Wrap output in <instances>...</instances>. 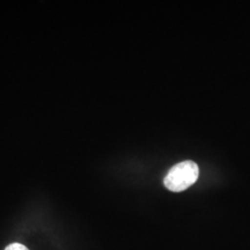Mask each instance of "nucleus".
Returning a JSON list of instances; mask_svg holds the SVG:
<instances>
[{
    "instance_id": "1",
    "label": "nucleus",
    "mask_w": 250,
    "mask_h": 250,
    "mask_svg": "<svg viewBox=\"0 0 250 250\" xmlns=\"http://www.w3.org/2000/svg\"><path fill=\"white\" fill-rule=\"evenodd\" d=\"M199 169L194 161H186L170 168L164 179V185L170 191L182 192L197 182Z\"/></svg>"
},
{
    "instance_id": "2",
    "label": "nucleus",
    "mask_w": 250,
    "mask_h": 250,
    "mask_svg": "<svg viewBox=\"0 0 250 250\" xmlns=\"http://www.w3.org/2000/svg\"><path fill=\"white\" fill-rule=\"evenodd\" d=\"M5 250H29L27 249L26 247L22 244L20 243H12L9 245Z\"/></svg>"
}]
</instances>
